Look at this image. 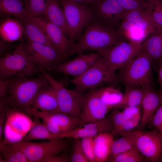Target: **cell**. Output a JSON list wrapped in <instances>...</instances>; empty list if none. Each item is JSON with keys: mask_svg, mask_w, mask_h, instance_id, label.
Here are the masks:
<instances>
[{"mask_svg": "<svg viewBox=\"0 0 162 162\" xmlns=\"http://www.w3.org/2000/svg\"><path fill=\"white\" fill-rule=\"evenodd\" d=\"M22 22L27 40L44 44L56 49L44 29L32 16H28Z\"/></svg>", "mask_w": 162, "mask_h": 162, "instance_id": "44dd1931", "label": "cell"}, {"mask_svg": "<svg viewBox=\"0 0 162 162\" xmlns=\"http://www.w3.org/2000/svg\"><path fill=\"white\" fill-rule=\"evenodd\" d=\"M137 133V130H133L123 134L121 137L115 140L107 162L116 155L136 147Z\"/></svg>", "mask_w": 162, "mask_h": 162, "instance_id": "f1b7e54d", "label": "cell"}, {"mask_svg": "<svg viewBox=\"0 0 162 162\" xmlns=\"http://www.w3.org/2000/svg\"><path fill=\"white\" fill-rule=\"evenodd\" d=\"M33 115L41 119L53 134L60 135L81 126L80 118L72 117L61 112H49L32 109Z\"/></svg>", "mask_w": 162, "mask_h": 162, "instance_id": "9a60e30c", "label": "cell"}, {"mask_svg": "<svg viewBox=\"0 0 162 162\" xmlns=\"http://www.w3.org/2000/svg\"><path fill=\"white\" fill-rule=\"evenodd\" d=\"M11 145L22 152L30 162H41L46 158L59 154L69 147L64 138L40 142H20Z\"/></svg>", "mask_w": 162, "mask_h": 162, "instance_id": "52a82bcc", "label": "cell"}, {"mask_svg": "<svg viewBox=\"0 0 162 162\" xmlns=\"http://www.w3.org/2000/svg\"><path fill=\"white\" fill-rule=\"evenodd\" d=\"M147 10L152 16L156 29L162 30V1L152 0L148 5Z\"/></svg>", "mask_w": 162, "mask_h": 162, "instance_id": "d590c367", "label": "cell"}, {"mask_svg": "<svg viewBox=\"0 0 162 162\" xmlns=\"http://www.w3.org/2000/svg\"><path fill=\"white\" fill-rule=\"evenodd\" d=\"M147 126L149 128L156 129L162 133V101Z\"/></svg>", "mask_w": 162, "mask_h": 162, "instance_id": "60d3db41", "label": "cell"}, {"mask_svg": "<svg viewBox=\"0 0 162 162\" xmlns=\"http://www.w3.org/2000/svg\"><path fill=\"white\" fill-rule=\"evenodd\" d=\"M43 28L58 52L65 59L73 42L58 26L39 17H33Z\"/></svg>", "mask_w": 162, "mask_h": 162, "instance_id": "e0dca14e", "label": "cell"}, {"mask_svg": "<svg viewBox=\"0 0 162 162\" xmlns=\"http://www.w3.org/2000/svg\"><path fill=\"white\" fill-rule=\"evenodd\" d=\"M77 3L82 4L83 0H71Z\"/></svg>", "mask_w": 162, "mask_h": 162, "instance_id": "f907efd6", "label": "cell"}, {"mask_svg": "<svg viewBox=\"0 0 162 162\" xmlns=\"http://www.w3.org/2000/svg\"><path fill=\"white\" fill-rule=\"evenodd\" d=\"M2 0H0V1H2Z\"/></svg>", "mask_w": 162, "mask_h": 162, "instance_id": "db71d44e", "label": "cell"}, {"mask_svg": "<svg viewBox=\"0 0 162 162\" xmlns=\"http://www.w3.org/2000/svg\"><path fill=\"white\" fill-rule=\"evenodd\" d=\"M122 41L115 31L94 18L85 27L78 42L72 43L67 57L87 50L95 51L102 55Z\"/></svg>", "mask_w": 162, "mask_h": 162, "instance_id": "7a4b0ae2", "label": "cell"}, {"mask_svg": "<svg viewBox=\"0 0 162 162\" xmlns=\"http://www.w3.org/2000/svg\"><path fill=\"white\" fill-rule=\"evenodd\" d=\"M110 115L113 125L112 134L114 136H116L118 132L128 119L123 111L118 109H113Z\"/></svg>", "mask_w": 162, "mask_h": 162, "instance_id": "74e56055", "label": "cell"}, {"mask_svg": "<svg viewBox=\"0 0 162 162\" xmlns=\"http://www.w3.org/2000/svg\"><path fill=\"white\" fill-rule=\"evenodd\" d=\"M141 116L129 119H127L118 132L117 136L121 135L123 134L132 131L137 127L140 121Z\"/></svg>", "mask_w": 162, "mask_h": 162, "instance_id": "b9f144b4", "label": "cell"}, {"mask_svg": "<svg viewBox=\"0 0 162 162\" xmlns=\"http://www.w3.org/2000/svg\"><path fill=\"white\" fill-rule=\"evenodd\" d=\"M23 46L28 57L40 69L50 70L53 65L64 59L56 49L44 44L27 40Z\"/></svg>", "mask_w": 162, "mask_h": 162, "instance_id": "8fae6325", "label": "cell"}, {"mask_svg": "<svg viewBox=\"0 0 162 162\" xmlns=\"http://www.w3.org/2000/svg\"><path fill=\"white\" fill-rule=\"evenodd\" d=\"M147 89L138 87L125 90L118 109L141 106Z\"/></svg>", "mask_w": 162, "mask_h": 162, "instance_id": "f546056e", "label": "cell"}, {"mask_svg": "<svg viewBox=\"0 0 162 162\" xmlns=\"http://www.w3.org/2000/svg\"><path fill=\"white\" fill-rule=\"evenodd\" d=\"M141 50V44L122 41L101 55L114 72L129 62Z\"/></svg>", "mask_w": 162, "mask_h": 162, "instance_id": "7c38bea8", "label": "cell"}, {"mask_svg": "<svg viewBox=\"0 0 162 162\" xmlns=\"http://www.w3.org/2000/svg\"><path fill=\"white\" fill-rule=\"evenodd\" d=\"M41 74L40 68L28 57L23 44L0 60V77L8 79L14 76H32Z\"/></svg>", "mask_w": 162, "mask_h": 162, "instance_id": "5b68a950", "label": "cell"}, {"mask_svg": "<svg viewBox=\"0 0 162 162\" xmlns=\"http://www.w3.org/2000/svg\"><path fill=\"white\" fill-rule=\"evenodd\" d=\"M136 147L147 162H160L162 157V133L156 129L137 130Z\"/></svg>", "mask_w": 162, "mask_h": 162, "instance_id": "4fadbf2b", "label": "cell"}, {"mask_svg": "<svg viewBox=\"0 0 162 162\" xmlns=\"http://www.w3.org/2000/svg\"><path fill=\"white\" fill-rule=\"evenodd\" d=\"M48 0H26V9L29 16L39 17L44 13Z\"/></svg>", "mask_w": 162, "mask_h": 162, "instance_id": "e575fe53", "label": "cell"}, {"mask_svg": "<svg viewBox=\"0 0 162 162\" xmlns=\"http://www.w3.org/2000/svg\"><path fill=\"white\" fill-rule=\"evenodd\" d=\"M100 55L98 52L88 54L79 52L77 53V56L71 60L54 64L50 70L70 75L74 78H76L92 67Z\"/></svg>", "mask_w": 162, "mask_h": 162, "instance_id": "2e32d148", "label": "cell"}, {"mask_svg": "<svg viewBox=\"0 0 162 162\" xmlns=\"http://www.w3.org/2000/svg\"><path fill=\"white\" fill-rule=\"evenodd\" d=\"M8 104L6 98L3 99H0V143L2 141L3 138Z\"/></svg>", "mask_w": 162, "mask_h": 162, "instance_id": "7bdbcfd3", "label": "cell"}, {"mask_svg": "<svg viewBox=\"0 0 162 162\" xmlns=\"http://www.w3.org/2000/svg\"><path fill=\"white\" fill-rule=\"evenodd\" d=\"M0 34L4 40L11 42L21 40L25 33L23 25L18 20L8 17L1 23Z\"/></svg>", "mask_w": 162, "mask_h": 162, "instance_id": "484cf974", "label": "cell"}, {"mask_svg": "<svg viewBox=\"0 0 162 162\" xmlns=\"http://www.w3.org/2000/svg\"><path fill=\"white\" fill-rule=\"evenodd\" d=\"M153 62L141 50L135 58L119 69V81L124 85L125 90L138 87L146 89L152 87Z\"/></svg>", "mask_w": 162, "mask_h": 162, "instance_id": "3957f363", "label": "cell"}, {"mask_svg": "<svg viewBox=\"0 0 162 162\" xmlns=\"http://www.w3.org/2000/svg\"><path fill=\"white\" fill-rule=\"evenodd\" d=\"M49 84L42 73L35 78L21 76L8 79V96L6 98L8 103L10 106L22 110L33 118V99L41 89Z\"/></svg>", "mask_w": 162, "mask_h": 162, "instance_id": "6da1fadb", "label": "cell"}, {"mask_svg": "<svg viewBox=\"0 0 162 162\" xmlns=\"http://www.w3.org/2000/svg\"><path fill=\"white\" fill-rule=\"evenodd\" d=\"M73 139L69 162H89L84 151L80 139Z\"/></svg>", "mask_w": 162, "mask_h": 162, "instance_id": "8d00e7d4", "label": "cell"}, {"mask_svg": "<svg viewBox=\"0 0 162 162\" xmlns=\"http://www.w3.org/2000/svg\"><path fill=\"white\" fill-rule=\"evenodd\" d=\"M160 162H162V158H161V160Z\"/></svg>", "mask_w": 162, "mask_h": 162, "instance_id": "f5cc1de1", "label": "cell"}, {"mask_svg": "<svg viewBox=\"0 0 162 162\" xmlns=\"http://www.w3.org/2000/svg\"><path fill=\"white\" fill-rule=\"evenodd\" d=\"M122 111L128 119L132 118L141 115V106L126 107Z\"/></svg>", "mask_w": 162, "mask_h": 162, "instance_id": "ee69618b", "label": "cell"}, {"mask_svg": "<svg viewBox=\"0 0 162 162\" xmlns=\"http://www.w3.org/2000/svg\"><path fill=\"white\" fill-rule=\"evenodd\" d=\"M33 123L34 120L28 114L8 104L3 138L0 146L12 145L21 142Z\"/></svg>", "mask_w": 162, "mask_h": 162, "instance_id": "8992f818", "label": "cell"}, {"mask_svg": "<svg viewBox=\"0 0 162 162\" xmlns=\"http://www.w3.org/2000/svg\"><path fill=\"white\" fill-rule=\"evenodd\" d=\"M117 0L122 7L127 11L135 10L147 9V4L136 0Z\"/></svg>", "mask_w": 162, "mask_h": 162, "instance_id": "ab89813d", "label": "cell"}, {"mask_svg": "<svg viewBox=\"0 0 162 162\" xmlns=\"http://www.w3.org/2000/svg\"><path fill=\"white\" fill-rule=\"evenodd\" d=\"M89 6L94 19L115 32L127 11L117 0H95Z\"/></svg>", "mask_w": 162, "mask_h": 162, "instance_id": "30bf717a", "label": "cell"}, {"mask_svg": "<svg viewBox=\"0 0 162 162\" xmlns=\"http://www.w3.org/2000/svg\"><path fill=\"white\" fill-rule=\"evenodd\" d=\"M0 151L3 162H28L24 154L11 145L0 146Z\"/></svg>", "mask_w": 162, "mask_h": 162, "instance_id": "1f68e13d", "label": "cell"}, {"mask_svg": "<svg viewBox=\"0 0 162 162\" xmlns=\"http://www.w3.org/2000/svg\"><path fill=\"white\" fill-rule=\"evenodd\" d=\"M159 64L158 72V81L159 85L160 90L162 91V60Z\"/></svg>", "mask_w": 162, "mask_h": 162, "instance_id": "7dc6e473", "label": "cell"}, {"mask_svg": "<svg viewBox=\"0 0 162 162\" xmlns=\"http://www.w3.org/2000/svg\"><path fill=\"white\" fill-rule=\"evenodd\" d=\"M148 4L151 2L152 0H146Z\"/></svg>", "mask_w": 162, "mask_h": 162, "instance_id": "816d5d0a", "label": "cell"}, {"mask_svg": "<svg viewBox=\"0 0 162 162\" xmlns=\"http://www.w3.org/2000/svg\"><path fill=\"white\" fill-rule=\"evenodd\" d=\"M75 86V89L83 93L106 84H113L119 81L118 76L100 55L94 64L80 76L68 81Z\"/></svg>", "mask_w": 162, "mask_h": 162, "instance_id": "277c9868", "label": "cell"}, {"mask_svg": "<svg viewBox=\"0 0 162 162\" xmlns=\"http://www.w3.org/2000/svg\"><path fill=\"white\" fill-rule=\"evenodd\" d=\"M8 88V79H0V99L7 97Z\"/></svg>", "mask_w": 162, "mask_h": 162, "instance_id": "bcb514c9", "label": "cell"}, {"mask_svg": "<svg viewBox=\"0 0 162 162\" xmlns=\"http://www.w3.org/2000/svg\"><path fill=\"white\" fill-rule=\"evenodd\" d=\"M0 13L13 16L21 22L29 16L22 0L0 1Z\"/></svg>", "mask_w": 162, "mask_h": 162, "instance_id": "83f0119b", "label": "cell"}, {"mask_svg": "<svg viewBox=\"0 0 162 162\" xmlns=\"http://www.w3.org/2000/svg\"><path fill=\"white\" fill-rule=\"evenodd\" d=\"M108 162H144L147 161L136 147L116 155L109 160Z\"/></svg>", "mask_w": 162, "mask_h": 162, "instance_id": "d6a6232c", "label": "cell"}, {"mask_svg": "<svg viewBox=\"0 0 162 162\" xmlns=\"http://www.w3.org/2000/svg\"><path fill=\"white\" fill-rule=\"evenodd\" d=\"M69 162V159L67 155L59 154L46 158L43 159L41 162Z\"/></svg>", "mask_w": 162, "mask_h": 162, "instance_id": "f6af8a7d", "label": "cell"}, {"mask_svg": "<svg viewBox=\"0 0 162 162\" xmlns=\"http://www.w3.org/2000/svg\"><path fill=\"white\" fill-rule=\"evenodd\" d=\"M95 0H83L82 4L88 5H89Z\"/></svg>", "mask_w": 162, "mask_h": 162, "instance_id": "681fc988", "label": "cell"}, {"mask_svg": "<svg viewBox=\"0 0 162 162\" xmlns=\"http://www.w3.org/2000/svg\"><path fill=\"white\" fill-rule=\"evenodd\" d=\"M162 101V92L152 87L147 89L141 104L142 113L138 130H143L149 123Z\"/></svg>", "mask_w": 162, "mask_h": 162, "instance_id": "ac0fdd59", "label": "cell"}, {"mask_svg": "<svg viewBox=\"0 0 162 162\" xmlns=\"http://www.w3.org/2000/svg\"><path fill=\"white\" fill-rule=\"evenodd\" d=\"M58 1L69 28L75 38H79L86 26L94 18L90 7L71 0Z\"/></svg>", "mask_w": 162, "mask_h": 162, "instance_id": "9c48e42d", "label": "cell"}, {"mask_svg": "<svg viewBox=\"0 0 162 162\" xmlns=\"http://www.w3.org/2000/svg\"><path fill=\"white\" fill-rule=\"evenodd\" d=\"M44 20L59 27L73 42L75 38L66 20L64 13L58 0H48L46 9L43 15Z\"/></svg>", "mask_w": 162, "mask_h": 162, "instance_id": "d6986e66", "label": "cell"}, {"mask_svg": "<svg viewBox=\"0 0 162 162\" xmlns=\"http://www.w3.org/2000/svg\"><path fill=\"white\" fill-rule=\"evenodd\" d=\"M84 94V101L80 116L81 126L101 119L112 109L101 99L99 88L90 90Z\"/></svg>", "mask_w": 162, "mask_h": 162, "instance_id": "5bb4252c", "label": "cell"}, {"mask_svg": "<svg viewBox=\"0 0 162 162\" xmlns=\"http://www.w3.org/2000/svg\"><path fill=\"white\" fill-rule=\"evenodd\" d=\"M41 73L54 88L56 94L60 112L75 117L80 118L84 101L83 93L66 88L54 79L46 70L40 69Z\"/></svg>", "mask_w": 162, "mask_h": 162, "instance_id": "ba28073f", "label": "cell"}, {"mask_svg": "<svg viewBox=\"0 0 162 162\" xmlns=\"http://www.w3.org/2000/svg\"><path fill=\"white\" fill-rule=\"evenodd\" d=\"M122 19L135 24L148 35L156 29L152 16L148 10L127 11Z\"/></svg>", "mask_w": 162, "mask_h": 162, "instance_id": "d4e9b609", "label": "cell"}, {"mask_svg": "<svg viewBox=\"0 0 162 162\" xmlns=\"http://www.w3.org/2000/svg\"><path fill=\"white\" fill-rule=\"evenodd\" d=\"M162 1V0H161Z\"/></svg>", "mask_w": 162, "mask_h": 162, "instance_id": "11a10c76", "label": "cell"}, {"mask_svg": "<svg viewBox=\"0 0 162 162\" xmlns=\"http://www.w3.org/2000/svg\"><path fill=\"white\" fill-rule=\"evenodd\" d=\"M82 126L96 132L98 134L104 133L112 134L113 129L110 115L101 119L85 124Z\"/></svg>", "mask_w": 162, "mask_h": 162, "instance_id": "836d02e7", "label": "cell"}, {"mask_svg": "<svg viewBox=\"0 0 162 162\" xmlns=\"http://www.w3.org/2000/svg\"><path fill=\"white\" fill-rule=\"evenodd\" d=\"M114 140V136L112 133H109L100 134L93 138L96 162L107 161Z\"/></svg>", "mask_w": 162, "mask_h": 162, "instance_id": "cb8c5ba5", "label": "cell"}, {"mask_svg": "<svg viewBox=\"0 0 162 162\" xmlns=\"http://www.w3.org/2000/svg\"><path fill=\"white\" fill-rule=\"evenodd\" d=\"M40 118L34 115V123L30 130L21 142H29L37 140H52L60 138V136L52 133Z\"/></svg>", "mask_w": 162, "mask_h": 162, "instance_id": "4316f807", "label": "cell"}, {"mask_svg": "<svg viewBox=\"0 0 162 162\" xmlns=\"http://www.w3.org/2000/svg\"><path fill=\"white\" fill-rule=\"evenodd\" d=\"M81 140L84 151L89 162H96L94 153L93 138L86 137Z\"/></svg>", "mask_w": 162, "mask_h": 162, "instance_id": "f35d334b", "label": "cell"}, {"mask_svg": "<svg viewBox=\"0 0 162 162\" xmlns=\"http://www.w3.org/2000/svg\"><path fill=\"white\" fill-rule=\"evenodd\" d=\"M115 33L122 41L141 44L149 35L135 24L123 19Z\"/></svg>", "mask_w": 162, "mask_h": 162, "instance_id": "7402d4cb", "label": "cell"}, {"mask_svg": "<svg viewBox=\"0 0 162 162\" xmlns=\"http://www.w3.org/2000/svg\"><path fill=\"white\" fill-rule=\"evenodd\" d=\"M32 109L45 112H60L56 92L50 83L37 94L32 102Z\"/></svg>", "mask_w": 162, "mask_h": 162, "instance_id": "ffe728a7", "label": "cell"}, {"mask_svg": "<svg viewBox=\"0 0 162 162\" xmlns=\"http://www.w3.org/2000/svg\"><path fill=\"white\" fill-rule=\"evenodd\" d=\"M141 50L159 64L162 60V30L155 29L141 44Z\"/></svg>", "mask_w": 162, "mask_h": 162, "instance_id": "603a6c76", "label": "cell"}, {"mask_svg": "<svg viewBox=\"0 0 162 162\" xmlns=\"http://www.w3.org/2000/svg\"><path fill=\"white\" fill-rule=\"evenodd\" d=\"M99 95L102 101L112 110L118 109L123 94L112 87L99 88Z\"/></svg>", "mask_w": 162, "mask_h": 162, "instance_id": "4dcf8cb0", "label": "cell"}, {"mask_svg": "<svg viewBox=\"0 0 162 162\" xmlns=\"http://www.w3.org/2000/svg\"><path fill=\"white\" fill-rule=\"evenodd\" d=\"M8 45L4 41H0V53L2 54L7 50Z\"/></svg>", "mask_w": 162, "mask_h": 162, "instance_id": "c3c4849f", "label": "cell"}]
</instances>
